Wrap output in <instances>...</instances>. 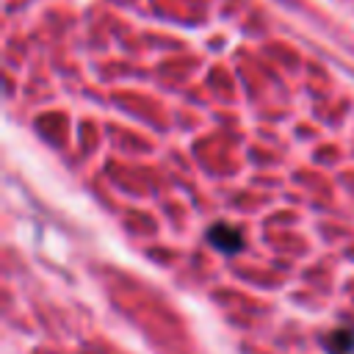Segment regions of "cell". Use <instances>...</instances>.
I'll return each mask as SVG.
<instances>
[{
  "label": "cell",
  "mask_w": 354,
  "mask_h": 354,
  "mask_svg": "<svg viewBox=\"0 0 354 354\" xmlns=\"http://www.w3.org/2000/svg\"><path fill=\"white\" fill-rule=\"evenodd\" d=\"M205 238H207V243H210L213 249H218L221 254H238V252L243 249V235H241V230L232 227V224H227V221L210 224L207 232H205Z\"/></svg>",
  "instance_id": "cell-1"
},
{
  "label": "cell",
  "mask_w": 354,
  "mask_h": 354,
  "mask_svg": "<svg viewBox=\"0 0 354 354\" xmlns=\"http://www.w3.org/2000/svg\"><path fill=\"white\" fill-rule=\"evenodd\" d=\"M329 354H351L354 351V332L351 329H332L324 337Z\"/></svg>",
  "instance_id": "cell-2"
}]
</instances>
